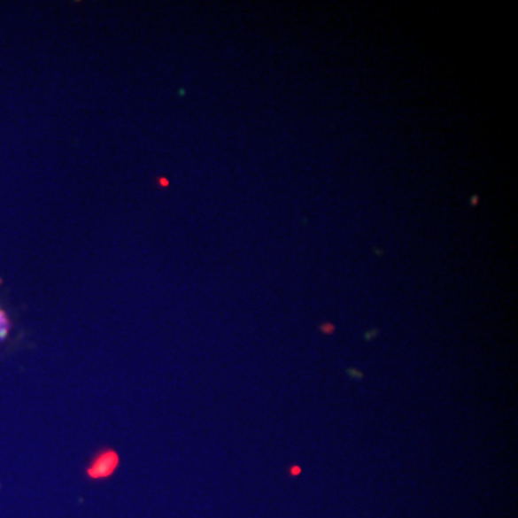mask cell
<instances>
[{"instance_id":"cell-1","label":"cell","mask_w":518,"mask_h":518,"mask_svg":"<svg viewBox=\"0 0 518 518\" xmlns=\"http://www.w3.org/2000/svg\"><path fill=\"white\" fill-rule=\"evenodd\" d=\"M119 464V453H115L112 449H104L92 458L91 464L87 468V475L92 480H103L112 475Z\"/></svg>"},{"instance_id":"cell-2","label":"cell","mask_w":518,"mask_h":518,"mask_svg":"<svg viewBox=\"0 0 518 518\" xmlns=\"http://www.w3.org/2000/svg\"><path fill=\"white\" fill-rule=\"evenodd\" d=\"M9 333V320L4 311L0 310V340H4Z\"/></svg>"}]
</instances>
